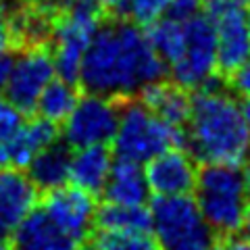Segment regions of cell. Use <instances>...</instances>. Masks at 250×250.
<instances>
[{
    "label": "cell",
    "mask_w": 250,
    "mask_h": 250,
    "mask_svg": "<svg viewBox=\"0 0 250 250\" xmlns=\"http://www.w3.org/2000/svg\"><path fill=\"white\" fill-rule=\"evenodd\" d=\"M165 73L148 31L134 21L117 19L98 27L83 54L77 80L85 92L121 100L140 96Z\"/></svg>",
    "instance_id": "6da1fadb"
},
{
    "label": "cell",
    "mask_w": 250,
    "mask_h": 250,
    "mask_svg": "<svg viewBox=\"0 0 250 250\" xmlns=\"http://www.w3.org/2000/svg\"><path fill=\"white\" fill-rule=\"evenodd\" d=\"M182 127L188 152L202 165H240L250 148V127L242 113V103L215 83L194 92Z\"/></svg>",
    "instance_id": "7a4b0ae2"
},
{
    "label": "cell",
    "mask_w": 250,
    "mask_h": 250,
    "mask_svg": "<svg viewBox=\"0 0 250 250\" xmlns=\"http://www.w3.org/2000/svg\"><path fill=\"white\" fill-rule=\"evenodd\" d=\"M171 82L184 90H200L215 82L219 71L213 23L202 11L192 17H161L148 31Z\"/></svg>",
    "instance_id": "3957f363"
},
{
    "label": "cell",
    "mask_w": 250,
    "mask_h": 250,
    "mask_svg": "<svg viewBox=\"0 0 250 250\" xmlns=\"http://www.w3.org/2000/svg\"><path fill=\"white\" fill-rule=\"evenodd\" d=\"M192 192L215 236L242 231L250 208V184L240 165L210 163L200 167Z\"/></svg>",
    "instance_id": "277c9868"
},
{
    "label": "cell",
    "mask_w": 250,
    "mask_h": 250,
    "mask_svg": "<svg viewBox=\"0 0 250 250\" xmlns=\"http://www.w3.org/2000/svg\"><path fill=\"white\" fill-rule=\"evenodd\" d=\"M182 140V127H175L148 108L142 100H131L119 108L117 129L113 134V154L119 161L146 165Z\"/></svg>",
    "instance_id": "5b68a950"
},
{
    "label": "cell",
    "mask_w": 250,
    "mask_h": 250,
    "mask_svg": "<svg viewBox=\"0 0 250 250\" xmlns=\"http://www.w3.org/2000/svg\"><path fill=\"white\" fill-rule=\"evenodd\" d=\"M148 217V233L159 250H208L215 244V233L190 194L156 196Z\"/></svg>",
    "instance_id": "8992f818"
},
{
    "label": "cell",
    "mask_w": 250,
    "mask_h": 250,
    "mask_svg": "<svg viewBox=\"0 0 250 250\" xmlns=\"http://www.w3.org/2000/svg\"><path fill=\"white\" fill-rule=\"evenodd\" d=\"M100 25V6L94 0H69L65 9L54 15L48 40L57 75L77 80L83 54Z\"/></svg>",
    "instance_id": "52a82bcc"
},
{
    "label": "cell",
    "mask_w": 250,
    "mask_h": 250,
    "mask_svg": "<svg viewBox=\"0 0 250 250\" xmlns=\"http://www.w3.org/2000/svg\"><path fill=\"white\" fill-rule=\"evenodd\" d=\"M119 106L113 98L85 92L77 96L71 113L62 121V140L69 148L106 146L113 140Z\"/></svg>",
    "instance_id": "ba28073f"
},
{
    "label": "cell",
    "mask_w": 250,
    "mask_h": 250,
    "mask_svg": "<svg viewBox=\"0 0 250 250\" xmlns=\"http://www.w3.org/2000/svg\"><path fill=\"white\" fill-rule=\"evenodd\" d=\"M54 77L57 67L50 50L42 48L40 44H27V48L13 57L4 98L23 113L34 111L40 94Z\"/></svg>",
    "instance_id": "9c48e42d"
},
{
    "label": "cell",
    "mask_w": 250,
    "mask_h": 250,
    "mask_svg": "<svg viewBox=\"0 0 250 250\" xmlns=\"http://www.w3.org/2000/svg\"><path fill=\"white\" fill-rule=\"evenodd\" d=\"M42 210L57 228H61L80 244L90 236L96 225L98 207L92 194L75 186H62L52 192H46Z\"/></svg>",
    "instance_id": "30bf717a"
},
{
    "label": "cell",
    "mask_w": 250,
    "mask_h": 250,
    "mask_svg": "<svg viewBox=\"0 0 250 250\" xmlns=\"http://www.w3.org/2000/svg\"><path fill=\"white\" fill-rule=\"evenodd\" d=\"M144 175L154 196H184L194 190L198 167L188 150L171 146L146 163Z\"/></svg>",
    "instance_id": "8fae6325"
},
{
    "label": "cell",
    "mask_w": 250,
    "mask_h": 250,
    "mask_svg": "<svg viewBox=\"0 0 250 250\" xmlns=\"http://www.w3.org/2000/svg\"><path fill=\"white\" fill-rule=\"evenodd\" d=\"M38 205V190L23 169H0V240H6Z\"/></svg>",
    "instance_id": "7c38bea8"
},
{
    "label": "cell",
    "mask_w": 250,
    "mask_h": 250,
    "mask_svg": "<svg viewBox=\"0 0 250 250\" xmlns=\"http://www.w3.org/2000/svg\"><path fill=\"white\" fill-rule=\"evenodd\" d=\"M215 29L219 69L233 73L250 59V31L246 9H233L208 17Z\"/></svg>",
    "instance_id": "4fadbf2b"
},
{
    "label": "cell",
    "mask_w": 250,
    "mask_h": 250,
    "mask_svg": "<svg viewBox=\"0 0 250 250\" xmlns=\"http://www.w3.org/2000/svg\"><path fill=\"white\" fill-rule=\"evenodd\" d=\"M57 125L36 117V119H25L15 138L4 148L2 156H0V169L13 167V169H25L29 161L34 159L38 152L57 142Z\"/></svg>",
    "instance_id": "5bb4252c"
},
{
    "label": "cell",
    "mask_w": 250,
    "mask_h": 250,
    "mask_svg": "<svg viewBox=\"0 0 250 250\" xmlns=\"http://www.w3.org/2000/svg\"><path fill=\"white\" fill-rule=\"evenodd\" d=\"M13 250H77V242L57 228L42 208H34L11 233Z\"/></svg>",
    "instance_id": "9a60e30c"
},
{
    "label": "cell",
    "mask_w": 250,
    "mask_h": 250,
    "mask_svg": "<svg viewBox=\"0 0 250 250\" xmlns=\"http://www.w3.org/2000/svg\"><path fill=\"white\" fill-rule=\"evenodd\" d=\"M113 163V152L106 146L73 148L69 154V184L94 196L103 192Z\"/></svg>",
    "instance_id": "2e32d148"
},
{
    "label": "cell",
    "mask_w": 250,
    "mask_h": 250,
    "mask_svg": "<svg viewBox=\"0 0 250 250\" xmlns=\"http://www.w3.org/2000/svg\"><path fill=\"white\" fill-rule=\"evenodd\" d=\"M103 194L106 202H113V205L144 207L148 196H150L148 182L144 175V165L117 159L103 188Z\"/></svg>",
    "instance_id": "e0dca14e"
},
{
    "label": "cell",
    "mask_w": 250,
    "mask_h": 250,
    "mask_svg": "<svg viewBox=\"0 0 250 250\" xmlns=\"http://www.w3.org/2000/svg\"><path fill=\"white\" fill-rule=\"evenodd\" d=\"M69 154L65 146L54 142L29 161L25 169L36 190L52 192L69 184Z\"/></svg>",
    "instance_id": "ac0fdd59"
},
{
    "label": "cell",
    "mask_w": 250,
    "mask_h": 250,
    "mask_svg": "<svg viewBox=\"0 0 250 250\" xmlns=\"http://www.w3.org/2000/svg\"><path fill=\"white\" fill-rule=\"evenodd\" d=\"M54 15H57V11L52 6V0L25 2L17 11H11L13 38L17 36L27 44H42L50 36Z\"/></svg>",
    "instance_id": "d6986e66"
},
{
    "label": "cell",
    "mask_w": 250,
    "mask_h": 250,
    "mask_svg": "<svg viewBox=\"0 0 250 250\" xmlns=\"http://www.w3.org/2000/svg\"><path fill=\"white\" fill-rule=\"evenodd\" d=\"M142 103L152 108V111L163 117L165 121H169L175 127H182L186 117H188V108H190V96L188 90L179 88L173 82H156L150 88H146L142 94Z\"/></svg>",
    "instance_id": "ffe728a7"
},
{
    "label": "cell",
    "mask_w": 250,
    "mask_h": 250,
    "mask_svg": "<svg viewBox=\"0 0 250 250\" xmlns=\"http://www.w3.org/2000/svg\"><path fill=\"white\" fill-rule=\"evenodd\" d=\"M75 100H77V90L73 82L57 75L40 94L34 111L38 113V117L57 125L65 121V117L71 113Z\"/></svg>",
    "instance_id": "44dd1931"
},
{
    "label": "cell",
    "mask_w": 250,
    "mask_h": 250,
    "mask_svg": "<svg viewBox=\"0 0 250 250\" xmlns=\"http://www.w3.org/2000/svg\"><path fill=\"white\" fill-rule=\"evenodd\" d=\"M96 225L103 233H131V231H148L150 217L146 207H129V205H113L106 202L96 213Z\"/></svg>",
    "instance_id": "7402d4cb"
},
{
    "label": "cell",
    "mask_w": 250,
    "mask_h": 250,
    "mask_svg": "<svg viewBox=\"0 0 250 250\" xmlns=\"http://www.w3.org/2000/svg\"><path fill=\"white\" fill-rule=\"evenodd\" d=\"M94 250H159L156 242L148 231H131V233H103L96 242Z\"/></svg>",
    "instance_id": "603a6c76"
},
{
    "label": "cell",
    "mask_w": 250,
    "mask_h": 250,
    "mask_svg": "<svg viewBox=\"0 0 250 250\" xmlns=\"http://www.w3.org/2000/svg\"><path fill=\"white\" fill-rule=\"evenodd\" d=\"M175 0H127L123 13L138 25H152L171 11Z\"/></svg>",
    "instance_id": "cb8c5ba5"
},
{
    "label": "cell",
    "mask_w": 250,
    "mask_h": 250,
    "mask_svg": "<svg viewBox=\"0 0 250 250\" xmlns=\"http://www.w3.org/2000/svg\"><path fill=\"white\" fill-rule=\"evenodd\" d=\"M23 121H25L23 111L11 104L6 98H0V156H2L4 148L15 138V134L19 131Z\"/></svg>",
    "instance_id": "d4e9b609"
},
{
    "label": "cell",
    "mask_w": 250,
    "mask_h": 250,
    "mask_svg": "<svg viewBox=\"0 0 250 250\" xmlns=\"http://www.w3.org/2000/svg\"><path fill=\"white\" fill-rule=\"evenodd\" d=\"M233 75V88L238 94H242L244 98H250V59L242 67H238Z\"/></svg>",
    "instance_id": "484cf974"
},
{
    "label": "cell",
    "mask_w": 250,
    "mask_h": 250,
    "mask_svg": "<svg viewBox=\"0 0 250 250\" xmlns=\"http://www.w3.org/2000/svg\"><path fill=\"white\" fill-rule=\"evenodd\" d=\"M13 38V27H11V11L6 9L4 2H0V52L6 50Z\"/></svg>",
    "instance_id": "4316f807"
},
{
    "label": "cell",
    "mask_w": 250,
    "mask_h": 250,
    "mask_svg": "<svg viewBox=\"0 0 250 250\" xmlns=\"http://www.w3.org/2000/svg\"><path fill=\"white\" fill-rule=\"evenodd\" d=\"M11 65H13V54L2 50L0 52V92H4V88H6L9 73H11Z\"/></svg>",
    "instance_id": "83f0119b"
},
{
    "label": "cell",
    "mask_w": 250,
    "mask_h": 250,
    "mask_svg": "<svg viewBox=\"0 0 250 250\" xmlns=\"http://www.w3.org/2000/svg\"><path fill=\"white\" fill-rule=\"evenodd\" d=\"M100 9H106V11H119V13H123V9H125V2L127 0H94Z\"/></svg>",
    "instance_id": "f1b7e54d"
},
{
    "label": "cell",
    "mask_w": 250,
    "mask_h": 250,
    "mask_svg": "<svg viewBox=\"0 0 250 250\" xmlns=\"http://www.w3.org/2000/svg\"><path fill=\"white\" fill-rule=\"evenodd\" d=\"M242 113H244V119L250 127V98H244V103H242Z\"/></svg>",
    "instance_id": "f546056e"
},
{
    "label": "cell",
    "mask_w": 250,
    "mask_h": 250,
    "mask_svg": "<svg viewBox=\"0 0 250 250\" xmlns=\"http://www.w3.org/2000/svg\"><path fill=\"white\" fill-rule=\"evenodd\" d=\"M208 250H240V248H236V246H231V244H213Z\"/></svg>",
    "instance_id": "4dcf8cb0"
},
{
    "label": "cell",
    "mask_w": 250,
    "mask_h": 250,
    "mask_svg": "<svg viewBox=\"0 0 250 250\" xmlns=\"http://www.w3.org/2000/svg\"><path fill=\"white\" fill-rule=\"evenodd\" d=\"M244 161H246V169H244V173H246L248 184H250V148H248V152H246V156H244Z\"/></svg>",
    "instance_id": "1f68e13d"
},
{
    "label": "cell",
    "mask_w": 250,
    "mask_h": 250,
    "mask_svg": "<svg viewBox=\"0 0 250 250\" xmlns=\"http://www.w3.org/2000/svg\"><path fill=\"white\" fill-rule=\"evenodd\" d=\"M240 250H250V231L246 233V240H244V244L240 246Z\"/></svg>",
    "instance_id": "d6a6232c"
},
{
    "label": "cell",
    "mask_w": 250,
    "mask_h": 250,
    "mask_svg": "<svg viewBox=\"0 0 250 250\" xmlns=\"http://www.w3.org/2000/svg\"><path fill=\"white\" fill-rule=\"evenodd\" d=\"M0 250H9V248H6V244H4V240H0Z\"/></svg>",
    "instance_id": "836d02e7"
},
{
    "label": "cell",
    "mask_w": 250,
    "mask_h": 250,
    "mask_svg": "<svg viewBox=\"0 0 250 250\" xmlns=\"http://www.w3.org/2000/svg\"><path fill=\"white\" fill-rule=\"evenodd\" d=\"M52 2H69V0H52Z\"/></svg>",
    "instance_id": "e575fe53"
},
{
    "label": "cell",
    "mask_w": 250,
    "mask_h": 250,
    "mask_svg": "<svg viewBox=\"0 0 250 250\" xmlns=\"http://www.w3.org/2000/svg\"><path fill=\"white\" fill-rule=\"evenodd\" d=\"M77 250H94V246L92 248H77Z\"/></svg>",
    "instance_id": "d590c367"
},
{
    "label": "cell",
    "mask_w": 250,
    "mask_h": 250,
    "mask_svg": "<svg viewBox=\"0 0 250 250\" xmlns=\"http://www.w3.org/2000/svg\"><path fill=\"white\" fill-rule=\"evenodd\" d=\"M248 31H250V15H248Z\"/></svg>",
    "instance_id": "8d00e7d4"
},
{
    "label": "cell",
    "mask_w": 250,
    "mask_h": 250,
    "mask_svg": "<svg viewBox=\"0 0 250 250\" xmlns=\"http://www.w3.org/2000/svg\"><path fill=\"white\" fill-rule=\"evenodd\" d=\"M244 2H246V4H250V0H244Z\"/></svg>",
    "instance_id": "74e56055"
}]
</instances>
